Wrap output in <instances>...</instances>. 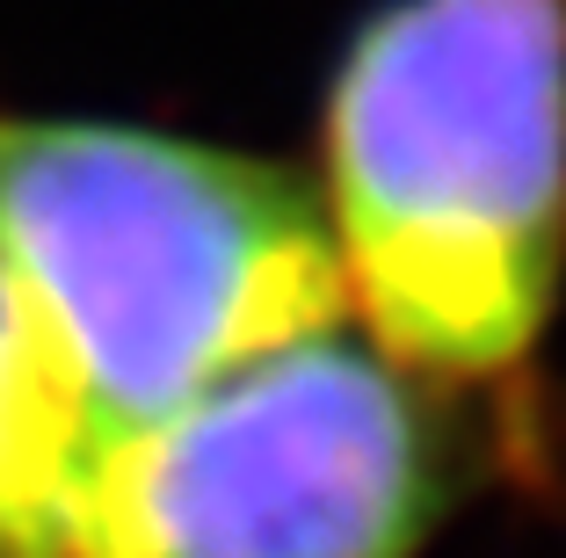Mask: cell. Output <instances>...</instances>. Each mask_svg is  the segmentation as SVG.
<instances>
[{
	"label": "cell",
	"instance_id": "obj_1",
	"mask_svg": "<svg viewBox=\"0 0 566 558\" xmlns=\"http://www.w3.org/2000/svg\"><path fill=\"white\" fill-rule=\"evenodd\" d=\"M327 232L370 341L501 385L566 283V0H392L327 95Z\"/></svg>",
	"mask_w": 566,
	"mask_h": 558
},
{
	"label": "cell",
	"instance_id": "obj_2",
	"mask_svg": "<svg viewBox=\"0 0 566 558\" xmlns=\"http://www.w3.org/2000/svg\"><path fill=\"white\" fill-rule=\"evenodd\" d=\"M0 269L81 478L248 356L349 319L327 203L291 167L124 124L0 116Z\"/></svg>",
	"mask_w": 566,
	"mask_h": 558
},
{
	"label": "cell",
	"instance_id": "obj_3",
	"mask_svg": "<svg viewBox=\"0 0 566 558\" xmlns=\"http://www.w3.org/2000/svg\"><path fill=\"white\" fill-rule=\"evenodd\" d=\"M458 478L436 378L334 319L109 450L66 501L59 558H421Z\"/></svg>",
	"mask_w": 566,
	"mask_h": 558
},
{
	"label": "cell",
	"instance_id": "obj_4",
	"mask_svg": "<svg viewBox=\"0 0 566 558\" xmlns=\"http://www.w3.org/2000/svg\"><path fill=\"white\" fill-rule=\"evenodd\" d=\"M73 486H81L73 413L44 370L15 276L0 269V558H59Z\"/></svg>",
	"mask_w": 566,
	"mask_h": 558
}]
</instances>
